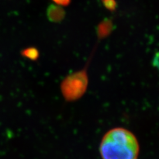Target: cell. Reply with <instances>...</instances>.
<instances>
[{"label": "cell", "instance_id": "cell-1", "mask_svg": "<svg viewBox=\"0 0 159 159\" xmlns=\"http://www.w3.org/2000/svg\"><path fill=\"white\" fill-rule=\"evenodd\" d=\"M139 152L137 138L124 128H114L108 131L100 144L103 159H137Z\"/></svg>", "mask_w": 159, "mask_h": 159}, {"label": "cell", "instance_id": "cell-2", "mask_svg": "<svg viewBox=\"0 0 159 159\" xmlns=\"http://www.w3.org/2000/svg\"><path fill=\"white\" fill-rule=\"evenodd\" d=\"M23 54H25V57H27L31 58V59L36 58L38 56L37 51L34 48L25 50V52L23 53Z\"/></svg>", "mask_w": 159, "mask_h": 159}, {"label": "cell", "instance_id": "cell-3", "mask_svg": "<svg viewBox=\"0 0 159 159\" xmlns=\"http://www.w3.org/2000/svg\"><path fill=\"white\" fill-rule=\"evenodd\" d=\"M53 1L59 6H67L70 0H53Z\"/></svg>", "mask_w": 159, "mask_h": 159}]
</instances>
